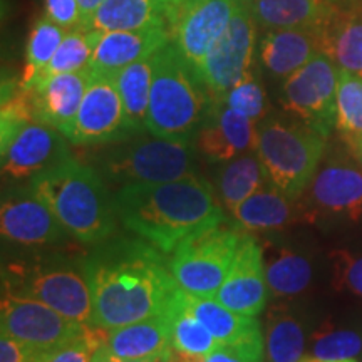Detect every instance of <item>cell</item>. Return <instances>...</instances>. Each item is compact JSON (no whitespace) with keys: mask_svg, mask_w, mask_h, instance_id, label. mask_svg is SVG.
I'll return each instance as SVG.
<instances>
[{"mask_svg":"<svg viewBox=\"0 0 362 362\" xmlns=\"http://www.w3.org/2000/svg\"><path fill=\"white\" fill-rule=\"evenodd\" d=\"M166 253L143 238H107L84 259L93 292V322L104 330L163 314L180 285Z\"/></svg>","mask_w":362,"mask_h":362,"instance_id":"cell-1","label":"cell"},{"mask_svg":"<svg viewBox=\"0 0 362 362\" xmlns=\"http://www.w3.org/2000/svg\"><path fill=\"white\" fill-rule=\"evenodd\" d=\"M112 200L124 228L166 255L189 235L225 221L211 187L198 175L165 183L123 185Z\"/></svg>","mask_w":362,"mask_h":362,"instance_id":"cell-2","label":"cell"},{"mask_svg":"<svg viewBox=\"0 0 362 362\" xmlns=\"http://www.w3.org/2000/svg\"><path fill=\"white\" fill-rule=\"evenodd\" d=\"M29 187L45 202L67 233L84 243H101L116 232V208L93 166L66 158L34 176Z\"/></svg>","mask_w":362,"mask_h":362,"instance_id":"cell-3","label":"cell"},{"mask_svg":"<svg viewBox=\"0 0 362 362\" xmlns=\"http://www.w3.org/2000/svg\"><path fill=\"white\" fill-rule=\"evenodd\" d=\"M215 101L210 89L171 40L153 54L148 133L161 138L193 139Z\"/></svg>","mask_w":362,"mask_h":362,"instance_id":"cell-4","label":"cell"},{"mask_svg":"<svg viewBox=\"0 0 362 362\" xmlns=\"http://www.w3.org/2000/svg\"><path fill=\"white\" fill-rule=\"evenodd\" d=\"M327 138L300 121L279 116L262 119L257 148L269 181L292 200H298L314 181Z\"/></svg>","mask_w":362,"mask_h":362,"instance_id":"cell-5","label":"cell"},{"mask_svg":"<svg viewBox=\"0 0 362 362\" xmlns=\"http://www.w3.org/2000/svg\"><path fill=\"white\" fill-rule=\"evenodd\" d=\"M193 149V139L138 133L106 149L99 165L107 178L119 185L165 183L197 175Z\"/></svg>","mask_w":362,"mask_h":362,"instance_id":"cell-6","label":"cell"},{"mask_svg":"<svg viewBox=\"0 0 362 362\" xmlns=\"http://www.w3.org/2000/svg\"><path fill=\"white\" fill-rule=\"evenodd\" d=\"M4 284L6 292L37 298L74 322H93V292L84 260L76 264L66 259H42L11 267Z\"/></svg>","mask_w":362,"mask_h":362,"instance_id":"cell-7","label":"cell"},{"mask_svg":"<svg viewBox=\"0 0 362 362\" xmlns=\"http://www.w3.org/2000/svg\"><path fill=\"white\" fill-rule=\"evenodd\" d=\"M242 237L238 225L221 221L183 240L168 259L180 288L193 296L215 297L232 269Z\"/></svg>","mask_w":362,"mask_h":362,"instance_id":"cell-8","label":"cell"},{"mask_svg":"<svg viewBox=\"0 0 362 362\" xmlns=\"http://www.w3.org/2000/svg\"><path fill=\"white\" fill-rule=\"evenodd\" d=\"M339 67L319 52L300 69L284 79L280 104L288 115L324 138L336 128Z\"/></svg>","mask_w":362,"mask_h":362,"instance_id":"cell-9","label":"cell"},{"mask_svg":"<svg viewBox=\"0 0 362 362\" xmlns=\"http://www.w3.org/2000/svg\"><path fill=\"white\" fill-rule=\"evenodd\" d=\"M259 24L248 11L245 0H238L232 21L221 37L203 59L197 74L215 99H221L252 72Z\"/></svg>","mask_w":362,"mask_h":362,"instance_id":"cell-10","label":"cell"},{"mask_svg":"<svg viewBox=\"0 0 362 362\" xmlns=\"http://www.w3.org/2000/svg\"><path fill=\"white\" fill-rule=\"evenodd\" d=\"M237 7L238 0H171V42L194 71L225 33Z\"/></svg>","mask_w":362,"mask_h":362,"instance_id":"cell-11","label":"cell"},{"mask_svg":"<svg viewBox=\"0 0 362 362\" xmlns=\"http://www.w3.org/2000/svg\"><path fill=\"white\" fill-rule=\"evenodd\" d=\"M2 334L24 342L42 359L44 354L84 332L89 324H79L61 315L37 298L4 291Z\"/></svg>","mask_w":362,"mask_h":362,"instance_id":"cell-12","label":"cell"},{"mask_svg":"<svg viewBox=\"0 0 362 362\" xmlns=\"http://www.w3.org/2000/svg\"><path fill=\"white\" fill-rule=\"evenodd\" d=\"M133 134L115 76L93 71V78L67 139L79 146H94L123 141Z\"/></svg>","mask_w":362,"mask_h":362,"instance_id":"cell-13","label":"cell"},{"mask_svg":"<svg viewBox=\"0 0 362 362\" xmlns=\"http://www.w3.org/2000/svg\"><path fill=\"white\" fill-rule=\"evenodd\" d=\"M61 131L39 119L27 121L8 138L0 139L2 173L12 180L34 178L71 156Z\"/></svg>","mask_w":362,"mask_h":362,"instance_id":"cell-14","label":"cell"},{"mask_svg":"<svg viewBox=\"0 0 362 362\" xmlns=\"http://www.w3.org/2000/svg\"><path fill=\"white\" fill-rule=\"evenodd\" d=\"M2 237L19 245H51L66 238L67 230L30 187L7 193L0 206Z\"/></svg>","mask_w":362,"mask_h":362,"instance_id":"cell-15","label":"cell"},{"mask_svg":"<svg viewBox=\"0 0 362 362\" xmlns=\"http://www.w3.org/2000/svg\"><path fill=\"white\" fill-rule=\"evenodd\" d=\"M265 275V257L255 238L243 232L233 265L215 298L230 310L257 317L269 300Z\"/></svg>","mask_w":362,"mask_h":362,"instance_id":"cell-16","label":"cell"},{"mask_svg":"<svg viewBox=\"0 0 362 362\" xmlns=\"http://www.w3.org/2000/svg\"><path fill=\"white\" fill-rule=\"evenodd\" d=\"M181 300L221 346H230L253 362L265 359V337L257 317L230 310L215 297L193 296L181 288Z\"/></svg>","mask_w":362,"mask_h":362,"instance_id":"cell-17","label":"cell"},{"mask_svg":"<svg viewBox=\"0 0 362 362\" xmlns=\"http://www.w3.org/2000/svg\"><path fill=\"white\" fill-rule=\"evenodd\" d=\"M309 197V218L362 220V170L346 161H329L317 171Z\"/></svg>","mask_w":362,"mask_h":362,"instance_id":"cell-18","label":"cell"},{"mask_svg":"<svg viewBox=\"0 0 362 362\" xmlns=\"http://www.w3.org/2000/svg\"><path fill=\"white\" fill-rule=\"evenodd\" d=\"M259 123L216 99L193 136L194 151L208 161L226 163L257 148Z\"/></svg>","mask_w":362,"mask_h":362,"instance_id":"cell-19","label":"cell"},{"mask_svg":"<svg viewBox=\"0 0 362 362\" xmlns=\"http://www.w3.org/2000/svg\"><path fill=\"white\" fill-rule=\"evenodd\" d=\"M319 45L339 69L362 78V0H330Z\"/></svg>","mask_w":362,"mask_h":362,"instance_id":"cell-20","label":"cell"},{"mask_svg":"<svg viewBox=\"0 0 362 362\" xmlns=\"http://www.w3.org/2000/svg\"><path fill=\"white\" fill-rule=\"evenodd\" d=\"M93 78L90 67L78 72L57 74L39 81L29 88L35 117L69 136L83 103L86 89Z\"/></svg>","mask_w":362,"mask_h":362,"instance_id":"cell-21","label":"cell"},{"mask_svg":"<svg viewBox=\"0 0 362 362\" xmlns=\"http://www.w3.org/2000/svg\"><path fill=\"white\" fill-rule=\"evenodd\" d=\"M170 40V29L166 27L101 33L89 67L99 74L115 76L133 62L153 56Z\"/></svg>","mask_w":362,"mask_h":362,"instance_id":"cell-22","label":"cell"},{"mask_svg":"<svg viewBox=\"0 0 362 362\" xmlns=\"http://www.w3.org/2000/svg\"><path fill=\"white\" fill-rule=\"evenodd\" d=\"M106 344L117 359L168 361L175 351L168 312L107 330Z\"/></svg>","mask_w":362,"mask_h":362,"instance_id":"cell-23","label":"cell"},{"mask_svg":"<svg viewBox=\"0 0 362 362\" xmlns=\"http://www.w3.org/2000/svg\"><path fill=\"white\" fill-rule=\"evenodd\" d=\"M319 52V29L267 30L259 45L262 67L279 79H287Z\"/></svg>","mask_w":362,"mask_h":362,"instance_id":"cell-24","label":"cell"},{"mask_svg":"<svg viewBox=\"0 0 362 362\" xmlns=\"http://www.w3.org/2000/svg\"><path fill=\"white\" fill-rule=\"evenodd\" d=\"M293 202L297 200H292L269 183L235 208L232 214L240 228L247 232H274L297 220L309 218L307 211H302Z\"/></svg>","mask_w":362,"mask_h":362,"instance_id":"cell-25","label":"cell"},{"mask_svg":"<svg viewBox=\"0 0 362 362\" xmlns=\"http://www.w3.org/2000/svg\"><path fill=\"white\" fill-rule=\"evenodd\" d=\"M171 0H104L84 29L141 30L166 27Z\"/></svg>","mask_w":362,"mask_h":362,"instance_id":"cell-26","label":"cell"},{"mask_svg":"<svg viewBox=\"0 0 362 362\" xmlns=\"http://www.w3.org/2000/svg\"><path fill=\"white\" fill-rule=\"evenodd\" d=\"M257 24L265 30L320 29L330 0H245Z\"/></svg>","mask_w":362,"mask_h":362,"instance_id":"cell-27","label":"cell"},{"mask_svg":"<svg viewBox=\"0 0 362 362\" xmlns=\"http://www.w3.org/2000/svg\"><path fill=\"white\" fill-rule=\"evenodd\" d=\"M216 181L221 200L232 211L270 183L257 153H245L226 161L220 168Z\"/></svg>","mask_w":362,"mask_h":362,"instance_id":"cell-28","label":"cell"},{"mask_svg":"<svg viewBox=\"0 0 362 362\" xmlns=\"http://www.w3.org/2000/svg\"><path fill=\"white\" fill-rule=\"evenodd\" d=\"M128 123L134 134L146 129L149 94L153 83V56L136 61L115 74Z\"/></svg>","mask_w":362,"mask_h":362,"instance_id":"cell-29","label":"cell"},{"mask_svg":"<svg viewBox=\"0 0 362 362\" xmlns=\"http://www.w3.org/2000/svg\"><path fill=\"white\" fill-rule=\"evenodd\" d=\"M265 357L269 362H298L304 357V325L285 309H272L265 320Z\"/></svg>","mask_w":362,"mask_h":362,"instance_id":"cell-30","label":"cell"},{"mask_svg":"<svg viewBox=\"0 0 362 362\" xmlns=\"http://www.w3.org/2000/svg\"><path fill=\"white\" fill-rule=\"evenodd\" d=\"M171 325V344L181 356L203 357L220 346V342L208 332V329L192 314V310L181 300V288L168 305Z\"/></svg>","mask_w":362,"mask_h":362,"instance_id":"cell-31","label":"cell"},{"mask_svg":"<svg viewBox=\"0 0 362 362\" xmlns=\"http://www.w3.org/2000/svg\"><path fill=\"white\" fill-rule=\"evenodd\" d=\"M265 275L270 297H293L309 287L312 267L304 255L282 248L265 260Z\"/></svg>","mask_w":362,"mask_h":362,"instance_id":"cell-32","label":"cell"},{"mask_svg":"<svg viewBox=\"0 0 362 362\" xmlns=\"http://www.w3.org/2000/svg\"><path fill=\"white\" fill-rule=\"evenodd\" d=\"M101 37V30L84 29V27H76V29L67 30L64 40H62L59 49L54 54L45 69L35 78L33 86L39 81L49 79L57 74H67V72H78L89 67L90 59H93L94 47ZM30 86V88H33ZM29 89V88H27Z\"/></svg>","mask_w":362,"mask_h":362,"instance_id":"cell-33","label":"cell"},{"mask_svg":"<svg viewBox=\"0 0 362 362\" xmlns=\"http://www.w3.org/2000/svg\"><path fill=\"white\" fill-rule=\"evenodd\" d=\"M67 30L64 27L57 25L49 17H42L35 22L27 39L25 47V67L22 71L19 84L27 89L33 86L35 78L45 69L51 62L54 54L64 40Z\"/></svg>","mask_w":362,"mask_h":362,"instance_id":"cell-34","label":"cell"},{"mask_svg":"<svg viewBox=\"0 0 362 362\" xmlns=\"http://www.w3.org/2000/svg\"><path fill=\"white\" fill-rule=\"evenodd\" d=\"M336 128L347 146L362 138V78L339 69Z\"/></svg>","mask_w":362,"mask_h":362,"instance_id":"cell-35","label":"cell"},{"mask_svg":"<svg viewBox=\"0 0 362 362\" xmlns=\"http://www.w3.org/2000/svg\"><path fill=\"white\" fill-rule=\"evenodd\" d=\"M362 351V339L354 330L322 329L312 341V356L324 361L356 359Z\"/></svg>","mask_w":362,"mask_h":362,"instance_id":"cell-36","label":"cell"},{"mask_svg":"<svg viewBox=\"0 0 362 362\" xmlns=\"http://www.w3.org/2000/svg\"><path fill=\"white\" fill-rule=\"evenodd\" d=\"M218 101L225 103L226 106L233 107L243 115L250 117L255 123L265 119L267 111H269V103H267V93L262 84L257 81L253 72L245 76L240 83L228 90Z\"/></svg>","mask_w":362,"mask_h":362,"instance_id":"cell-37","label":"cell"},{"mask_svg":"<svg viewBox=\"0 0 362 362\" xmlns=\"http://www.w3.org/2000/svg\"><path fill=\"white\" fill-rule=\"evenodd\" d=\"M107 342V330L88 325L81 336L49 351L39 362H93L94 352Z\"/></svg>","mask_w":362,"mask_h":362,"instance_id":"cell-38","label":"cell"},{"mask_svg":"<svg viewBox=\"0 0 362 362\" xmlns=\"http://www.w3.org/2000/svg\"><path fill=\"white\" fill-rule=\"evenodd\" d=\"M330 260L334 287L362 297V255H354L349 250H336Z\"/></svg>","mask_w":362,"mask_h":362,"instance_id":"cell-39","label":"cell"},{"mask_svg":"<svg viewBox=\"0 0 362 362\" xmlns=\"http://www.w3.org/2000/svg\"><path fill=\"white\" fill-rule=\"evenodd\" d=\"M45 17H49L57 25L66 30L76 29L83 24L79 0H45L44 2Z\"/></svg>","mask_w":362,"mask_h":362,"instance_id":"cell-40","label":"cell"},{"mask_svg":"<svg viewBox=\"0 0 362 362\" xmlns=\"http://www.w3.org/2000/svg\"><path fill=\"white\" fill-rule=\"evenodd\" d=\"M40 356L24 342L7 334L0 337V362H39Z\"/></svg>","mask_w":362,"mask_h":362,"instance_id":"cell-41","label":"cell"},{"mask_svg":"<svg viewBox=\"0 0 362 362\" xmlns=\"http://www.w3.org/2000/svg\"><path fill=\"white\" fill-rule=\"evenodd\" d=\"M185 362H253L230 346H220L203 357H185Z\"/></svg>","mask_w":362,"mask_h":362,"instance_id":"cell-42","label":"cell"},{"mask_svg":"<svg viewBox=\"0 0 362 362\" xmlns=\"http://www.w3.org/2000/svg\"><path fill=\"white\" fill-rule=\"evenodd\" d=\"M104 0H79V7H81V16H83V24L81 27L88 25V22L93 17V13L96 12V8L101 6Z\"/></svg>","mask_w":362,"mask_h":362,"instance_id":"cell-43","label":"cell"},{"mask_svg":"<svg viewBox=\"0 0 362 362\" xmlns=\"http://www.w3.org/2000/svg\"><path fill=\"white\" fill-rule=\"evenodd\" d=\"M93 362H117V357L110 351L107 344H103V346L94 352Z\"/></svg>","mask_w":362,"mask_h":362,"instance_id":"cell-44","label":"cell"},{"mask_svg":"<svg viewBox=\"0 0 362 362\" xmlns=\"http://www.w3.org/2000/svg\"><path fill=\"white\" fill-rule=\"evenodd\" d=\"M298 362H357L356 359H344V361H324V359H319V357L315 356H309V357H302Z\"/></svg>","mask_w":362,"mask_h":362,"instance_id":"cell-45","label":"cell"},{"mask_svg":"<svg viewBox=\"0 0 362 362\" xmlns=\"http://www.w3.org/2000/svg\"><path fill=\"white\" fill-rule=\"evenodd\" d=\"M349 148L352 149V151L356 153L357 160H359V161L362 163V138H361V139H357V141H356L354 144H351Z\"/></svg>","mask_w":362,"mask_h":362,"instance_id":"cell-46","label":"cell"},{"mask_svg":"<svg viewBox=\"0 0 362 362\" xmlns=\"http://www.w3.org/2000/svg\"><path fill=\"white\" fill-rule=\"evenodd\" d=\"M117 362H166V361H151V359H139V361H124V359H117Z\"/></svg>","mask_w":362,"mask_h":362,"instance_id":"cell-47","label":"cell"}]
</instances>
